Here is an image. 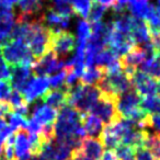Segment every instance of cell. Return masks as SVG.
I'll return each instance as SVG.
<instances>
[{
  "label": "cell",
  "mask_w": 160,
  "mask_h": 160,
  "mask_svg": "<svg viewBox=\"0 0 160 160\" xmlns=\"http://www.w3.org/2000/svg\"><path fill=\"white\" fill-rule=\"evenodd\" d=\"M82 126V113L70 105H65L57 111L54 125L55 139L64 140L68 137H76L77 131Z\"/></svg>",
  "instance_id": "6da1fadb"
},
{
  "label": "cell",
  "mask_w": 160,
  "mask_h": 160,
  "mask_svg": "<svg viewBox=\"0 0 160 160\" xmlns=\"http://www.w3.org/2000/svg\"><path fill=\"white\" fill-rule=\"evenodd\" d=\"M101 91L97 86L82 85L80 80L68 90V105L72 107L80 113L90 112L97 101L100 99Z\"/></svg>",
  "instance_id": "7a4b0ae2"
},
{
  "label": "cell",
  "mask_w": 160,
  "mask_h": 160,
  "mask_svg": "<svg viewBox=\"0 0 160 160\" xmlns=\"http://www.w3.org/2000/svg\"><path fill=\"white\" fill-rule=\"evenodd\" d=\"M0 53L9 67L17 65L33 66L36 59L30 52L28 44L18 40H7L0 44Z\"/></svg>",
  "instance_id": "3957f363"
},
{
  "label": "cell",
  "mask_w": 160,
  "mask_h": 160,
  "mask_svg": "<svg viewBox=\"0 0 160 160\" xmlns=\"http://www.w3.org/2000/svg\"><path fill=\"white\" fill-rule=\"evenodd\" d=\"M52 30L44 24L43 20L33 21V33L28 42L30 52L36 60L51 51Z\"/></svg>",
  "instance_id": "277c9868"
},
{
  "label": "cell",
  "mask_w": 160,
  "mask_h": 160,
  "mask_svg": "<svg viewBox=\"0 0 160 160\" xmlns=\"http://www.w3.org/2000/svg\"><path fill=\"white\" fill-rule=\"evenodd\" d=\"M118 98V97L116 96H111V94L101 92L100 99L97 101V103L90 110V114L100 118L104 125L120 120L121 116L116 110Z\"/></svg>",
  "instance_id": "5b68a950"
},
{
  "label": "cell",
  "mask_w": 160,
  "mask_h": 160,
  "mask_svg": "<svg viewBox=\"0 0 160 160\" xmlns=\"http://www.w3.org/2000/svg\"><path fill=\"white\" fill-rule=\"evenodd\" d=\"M76 48V38L72 33L67 31H52L51 51L58 58L66 57Z\"/></svg>",
  "instance_id": "8992f818"
},
{
  "label": "cell",
  "mask_w": 160,
  "mask_h": 160,
  "mask_svg": "<svg viewBox=\"0 0 160 160\" xmlns=\"http://www.w3.org/2000/svg\"><path fill=\"white\" fill-rule=\"evenodd\" d=\"M49 91V80L47 76H33L21 92L27 104L42 99Z\"/></svg>",
  "instance_id": "52a82bcc"
},
{
  "label": "cell",
  "mask_w": 160,
  "mask_h": 160,
  "mask_svg": "<svg viewBox=\"0 0 160 160\" xmlns=\"http://www.w3.org/2000/svg\"><path fill=\"white\" fill-rule=\"evenodd\" d=\"M65 67V59L58 58L52 51L38 58L32 66L34 76H46L55 71H60Z\"/></svg>",
  "instance_id": "ba28073f"
},
{
  "label": "cell",
  "mask_w": 160,
  "mask_h": 160,
  "mask_svg": "<svg viewBox=\"0 0 160 160\" xmlns=\"http://www.w3.org/2000/svg\"><path fill=\"white\" fill-rule=\"evenodd\" d=\"M133 88L142 98L152 96L157 92V81L142 71L136 69L131 78Z\"/></svg>",
  "instance_id": "9c48e42d"
},
{
  "label": "cell",
  "mask_w": 160,
  "mask_h": 160,
  "mask_svg": "<svg viewBox=\"0 0 160 160\" xmlns=\"http://www.w3.org/2000/svg\"><path fill=\"white\" fill-rule=\"evenodd\" d=\"M10 69H11V79H10L11 87L21 93L31 78L34 76L32 67L27 65H17L10 67Z\"/></svg>",
  "instance_id": "30bf717a"
},
{
  "label": "cell",
  "mask_w": 160,
  "mask_h": 160,
  "mask_svg": "<svg viewBox=\"0 0 160 160\" xmlns=\"http://www.w3.org/2000/svg\"><path fill=\"white\" fill-rule=\"evenodd\" d=\"M28 132L24 128H19L14 139V155L17 160H29L31 158V145L28 137Z\"/></svg>",
  "instance_id": "8fae6325"
},
{
  "label": "cell",
  "mask_w": 160,
  "mask_h": 160,
  "mask_svg": "<svg viewBox=\"0 0 160 160\" xmlns=\"http://www.w3.org/2000/svg\"><path fill=\"white\" fill-rule=\"evenodd\" d=\"M41 100L48 107L55 110H59L60 108L68 105V89L62 86L58 89L49 90Z\"/></svg>",
  "instance_id": "7c38bea8"
},
{
  "label": "cell",
  "mask_w": 160,
  "mask_h": 160,
  "mask_svg": "<svg viewBox=\"0 0 160 160\" xmlns=\"http://www.w3.org/2000/svg\"><path fill=\"white\" fill-rule=\"evenodd\" d=\"M57 118V110L42 103H35L32 111V118L42 126L54 124Z\"/></svg>",
  "instance_id": "4fadbf2b"
},
{
  "label": "cell",
  "mask_w": 160,
  "mask_h": 160,
  "mask_svg": "<svg viewBox=\"0 0 160 160\" xmlns=\"http://www.w3.org/2000/svg\"><path fill=\"white\" fill-rule=\"evenodd\" d=\"M129 36L132 38L136 46H144L145 44H148L151 42L150 32H149L148 27L145 23V21L140 20V19L134 18L133 29H132Z\"/></svg>",
  "instance_id": "5bb4252c"
},
{
  "label": "cell",
  "mask_w": 160,
  "mask_h": 160,
  "mask_svg": "<svg viewBox=\"0 0 160 160\" xmlns=\"http://www.w3.org/2000/svg\"><path fill=\"white\" fill-rule=\"evenodd\" d=\"M16 24V16L12 9H7L0 12V44L10 38Z\"/></svg>",
  "instance_id": "9a60e30c"
},
{
  "label": "cell",
  "mask_w": 160,
  "mask_h": 160,
  "mask_svg": "<svg viewBox=\"0 0 160 160\" xmlns=\"http://www.w3.org/2000/svg\"><path fill=\"white\" fill-rule=\"evenodd\" d=\"M82 126L87 134V137L99 138L104 127L103 122L97 116L90 113L82 114Z\"/></svg>",
  "instance_id": "2e32d148"
},
{
  "label": "cell",
  "mask_w": 160,
  "mask_h": 160,
  "mask_svg": "<svg viewBox=\"0 0 160 160\" xmlns=\"http://www.w3.org/2000/svg\"><path fill=\"white\" fill-rule=\"evenodd\" d=\"M148 57L147 53L139 46H134L125 56L121 57V62L123 67H134L137 68L146 58Z\"/></svg>",
  "instance_id": "e0dca14e"
},
{
  "label": "cell",
  "mask_w": 160,
  "mask_h": 160,
  "mask_svg": "<svg viewBox=\"0 0 160 160\" xmlns=\"http://www.w3.org/2000/svg\"><path fill=\"white\" fill-rule=\"evenodd\" d=\"M152 6L153 5H150L147 0H132L127 6V10L131 12L133 18L145 21L148 17Z\"/></svg>",
  "instance_id": "ac0fdd59"
},
{
  "label": "cell",
  "mask_w": 160,
  "mask_h": 160,
  "mask_svg": "<svg viewBox=\"0 0 160 160\" xmlns=\"http://www.w3.org/2000/svg\"><path fill=\"white\" fill-rule=\"evenodd\" d=\"M105 76V69L98 66L88 67L81 75L80 82L87 86H97L98 82Z\"/></svg>",
  "instance_id": "d6986e66"
},
{
  "label": "cell",
  "mask_w": 160,
  "mask_h": 160,
  "mask_svg": "<svg viewBox=\"0 0 160 160\" xmlns=\"http://www.w3.org/2000/svg\"><path fill=\"white\" fill-rule=\"evenodd\" d=\"M114 30L125 35H129L133 29L134 18L131 14H127L126 12L121 14H116L115 18L112 20Z\"/></svg>",
  "instance_id": "ffe728a7"
},
{
  "label": "cell",
  "mask_w": 160,
  "mask_h": 160,
  "mask_svg": "<svg viewBox=\"0 0 160 160\" xmlns=\"http://www.w3.org/2000/svg\"><path fill=\"white\" fill-rule=\"evenodd\" d=\"M138 70L142 71L155 80L160 79V62L156 59L155 56H148L142 64L139 65Z\"/></svg>",
  "instance_id": "44dd1931"
},
{
  "label": "cell",
  "mask_w": 160,
  "mask_h": 160,
  "mask_svg": "<svg viewBox=\"0 0 160 160\" xmlns=\"http://www.w3.org/2000/svg\"><path fill=\"white\" fill-rule=\"evenodd\" d=\"M140 109L149 115L160 114V96H148L144 97L140 102Z\"/></svg>",
  "instance_id": "7402d4cb"
},
{
  "label": "cell",
  "mask_w": 160,
  "mask_h": 160,
  "mask_svg": "<svg viewBox=\"0 0 160 160\" xmlns=\"http://www.w3.org/2000/svg\"><path fill=\"white\" fill-rule=\"evenodd\" d=\"M145 23L148 27L150 34L160 33V7L152 6L148 17L145 20Z\"/></svg>",
  "instance_id": "603a6c76"
},
{
  "label": "cell",
  "mask_w": 160,
  "mask_h": 160,
  "mask_svg": "<svg viewBox=\"0 0 160 160\" xmlns=\"http://www.w3.org/2000/svg\"><path fill=\"white\" fill-rule=\"evenodd\" d=\"M116 58H118V56L114 54L113 51L105 47L102 51H100L96 56H94V66L101 67V68H105L111 64L113 60H115Z\"/></svg>",
  "instance_id": "cb8c5ba5"
},
{
  "label": "cell",
  "mask_w": 160,
  "mask_h": 160,
  "mask_svg": "<svg viewBox=\"0 0 160 160\" xmlns=\"http://www.w3.org/2000/svg\"><path fill=\"white\" fill-rule=\"evenodd\" d=\"M144 148L148 149L156 160H160V137L153 133H148L146 140H145Z\"/></svg>",
  "instance_id": "d4e9b609"
},
{
  "label": "cell",
  "mask_w": 160,
  "mask_h": 160,
  "mask_svg": "<svg viewBox=\"0 0 160 160\" xmlns=\"http://www.w3.org/2000/svg\"><path fill=\"white\" fill-rule=\"evenodd\" d=\"M70 5L75 14L81 17L83 20L88 18L91 8V0H70Z\"/></svg>",
  "instance_id": "484cf974"
},
{
  "label": "cell",
  "mask_w": 160,
  "mask_h": 160,
  "mask_svg": "<svg viewBox=\"0 0 160 160\" xmlns=\"http://www.w3.org/2000/svg\"><path fill=\"white\" fill-rule=\"evenodd\" d=\"M91 36V28L90 24L86 20H80L78 22L77 28V38H78V44H85L87 45L88 40Z\"/></svg>",
  "instance_id": "4316f807"
},
{
  "label": "cell",
  "mask_w": 160,
  "mask_h": 160,
  "mask_svg": "<svg viewBox=\"0 0 160 160\" xmlns=\"http://www.w3.org/2000/svg\"><path fill=\"white\" fill-rule=\"evenodd\" d=\"M114 151H115L118 159L120 160H135L136 148L133 146L120 144Z\"/></svg>",
  "instance_id": "83f0119b"
},
{
  "label": "cell",
  "mask_w": 160,
  "mask_h": 160,
  "mask_svg": "<svg viewBox=\"0 0 160 160\" xmlns=\"http://www.w3.org/2000/svg\"><path fill=\"white\" fill-rule=\"evenodd\" d=\"M107 12V8L101 6L100 3L96 2L92 0L91 1V8H90L89 14H88V20L90 23H94V22H99L101 21V19L103 18V16Z\"/></svg>",
  "instance_id": "f1b7e54d"
},
{
  "label": "cell",
  "mask_w": 160,
  "mask_h": 160,
  "mask_svg": "<svg viewBox=\"0 0 160 160\" xmlns=\"http://www.w3.org/2000/svg\"><path fill=\"white\" fill-rule=\"evenodd\" d=\"M51 9L54 12H56L57 14H59V16L64 17V18H71L72 16H75V12H73V9L69 1H67V2L54 3L51 7Z\"/></svg>",
  "instance_id": "f546056e"
},
{
  "label": "cell",
  "mask_w": 160,
  "mask_h": 160,
  "mask_svg": "<svg viewBox=\"0 0 160 160\" xmlns=\"http://www.w3.org/2000/svg\"><path fill=\"white\" fill-rule=\"evenodd\" d=\"M8 120H9L10 126H12L14 129L18 131L19 128H24L27 127L28 124V118L24 116L20 115V114L16 113V112H11V113L7 114Z\"/></svg>",
  "instance_id": "4dcf8cb0"
},
{
  "label": "cell",
  "mask_w": 160,
  "mask_h": 160,
  "mask_svg": "<svg viewBox=\"0 0 160 160\" xmlns=\"http://www.w3.org/2000/svg\"><path fill=\"white\" fill-rule=\"evenodd\" d=\"M8 102H9V104L11 105L12 111H16V110L20 109V108H22V107H25V105H29V104H27V102L24 101L22 94L14 89L12 90L11 93H10V97H9V99H8Z\"/></svg>",
  "instance_id": "1f68e13d"
},
{
  "label": "cell",
  "mask_w": 160,
  "mask_h": 160,
  "mask_svg": "<svg viewBox=\"0 0 160 160\" xmlns=\"http://www.w3.org/2000/svg\"><path fill=\"white\" fill-rule=\"evenodd\" d=\"M146 129H151L155 135L160 137V114H153V115L147 116L146 120Z\"/></svg>",
  "instance_id": "d6a6232c"
},
{
  "label": "cell",
  "mask_w": 160,
  "mask_h": 160,
  "mask_svg": "<svg viewBox=\"0 0 160 160\" xmlns=\"http://www.w3.org/2000/svg\"><path fill=\"white\" fill-rule=\"evenodd\" d=\"M67 75V70L64 69V70L58 71L56 75H53L52 77L48 78L49 80V87L52 89H58V88H62L65 83V78H66Z\"/></svg>",
  "instance_id": "836d02e7"
},
{
  "label": "cell",
  "mask_w": 160,
  "mask_h": 160,
  "mask_svg": "<svg viewBox=\"0 0 160 160\" xmlns=\"http://www.w3.org/2000/svg\"><path fill=\"white\" fill-rule=\"evenodd\" d=\"M10 79H11V69L0 53V80L10 81Z\"/></svg>",
  "instance_id": "e575fe53"
},
{
  "label": "cell",
  "mask_w": 160,
  "mask_h": 160,
  "mask_svg": "<svg viewBox=\"0 0 160 160\" xmlns=\"http://www.w3.org/2000/svg\"><path fill=\"white\" fill-rule=\"evenodd\" d=\"M11 91L12 87L10 81L0 80V101H8Z\"/></svg>",
  "instance_id": "d590c367"
},
{
  "label": "cell",
  "mask_w": 160,
  "mask_h": 160,
  "mask_svg": "<svg viewBox=\"0 0 160 160\" xmlns=\"http://www.w3.org/2000/svg\"><path fill=\"white\" fill-rule=\"evenodd\" d=\"M100 160H118L116 157V153L113 149H107L104 152L102 153Z\"/></svg>",
  "instance_id": "8d00e7d4"
},
{
  "label": "cell",
  "mask_w": 160,
  "mask_h": 160,
  "mask_svg": "<svg viewBox=\"0 0 160 160\" xmlns=\"http://www.w3.org/2000/svg\"><path fill=\"white\" fill-rule=\"evenodd\" d=\"M93 1H96V2L100 3L101 6H103V7H105L108 9V8H113L114 5L116 3V0H93Z\"/></svg>",
  "instance_id": "74e56055"
},
{
  "label": "cell",
  "mask_w": 160,
  "mask_h": 160,
  "mask_svg": "<svg viewBox=\"0 0 160 160\" xmlns=\"http://www.w3.org/2000/svg\"><path fill=\"white\" fill-rule=\"evenodd\" d=\"M3 1H5L6 3H7L8 6H9V7H13L14 5H17V3H19V1H20V0H3Z\"/></svg>",
  "instance_id": "f35d334b"
},
{
  "label": "cell",
  "mask_w": 160,
  "mask_h": 160,
  "mask_svg": "<svg viewBox=\"0 0 160 160\" xmlns=\"http://www.w3.org/2000/svg\"><path fill=\"white\" fill-rule=\"evenodd\" d=\"M6 125H7V123H6V118L5 116H3V118H0V132H1V129H2Z\"/></svg>",
  "instance_id": "ab89813d"
},
{
  "label": "cell",
  "mask_w": 160,
  "mask_h": 160,
  "mask_svg": "<svg viewBox=\"0 0 160 160\" xmlns=\"http://www.w3.org/2000/svg\"><path fill=\"white\" fill-rule=\"evenodd\" d=\"M2 151H3V142L0 140V157L2 156Z\"/></svg>",
  "instance_id": "60d3db41"
},
{
  "label": "cell",
  "mask_w": 160,
  "mask_h": 160,
  "mask_svg": "<svg viewBox=\"0 0 160 160\" xmlns=\"http://www.w3.org/2000/svg\"><path fill=\"white\" fill-rule=\"evenodd\" d=\"M54 3H59V2H67L69 0H52Z\"/></svg>",
  "instance_id": "b9f144b4"
},
{
  "label": "cell",
  "mask_w": 160,
  "mask_h": 160,
  "mask_svg": "<svg viewBox=\"0 0 160 160\" xmlns=\"http://www.w3.org/2000/svg\"><path fill=\"white\" fill-rule=\"evenodd\" d=\"M153 56H155V57H156V59H157L158 62H160V52H159V53H156V54H155V55H153Z\"/></svg>",
  "instance_id": "7bdbcfd3"
},
{
  "label": "cell",
  "mask_w": 160,
  "mask_h": 160,
  "mask_svg": "<svg viewBox=\"0 0 160 160\" xmlns=\"http://www.w3.org/2000/svg\"><path fill=\"white\" fill-rule=\"evenodd\" d=\"M157 91L159 92V96H160V79H159V82L157 83Z\"/></svg>",
  "instance_id": "ee69618b"
},
{
  "label": "cell",
  "mask_w": 160,
  "mask_h": 160,
  "mask_svg": "<svg viewBox=\"0 0 160 160\" xmlns=\"http://www.w3.org/2000/svg\"><path fill=\"white\" fill-rule=\"evenodd\" d=\"M157 7H160V0H157Z\"/></svg>",
  "instance_id": "f6af8a7d"
},
{
  "label": "cell",
  "mask_w": 160,
  "mask_h": 160,
  "mask_svg": "<svg viewBox=\"0 0 160 160\" xmlns=\"http://www.w3.org/2000/svg\"><path fill=\"white\" fill-rule=\"evenodd\" d=\"M69 160H71V159H69Z\"/></svg>",
  "instance_id": "bcb514c9"
}]
</instances>
